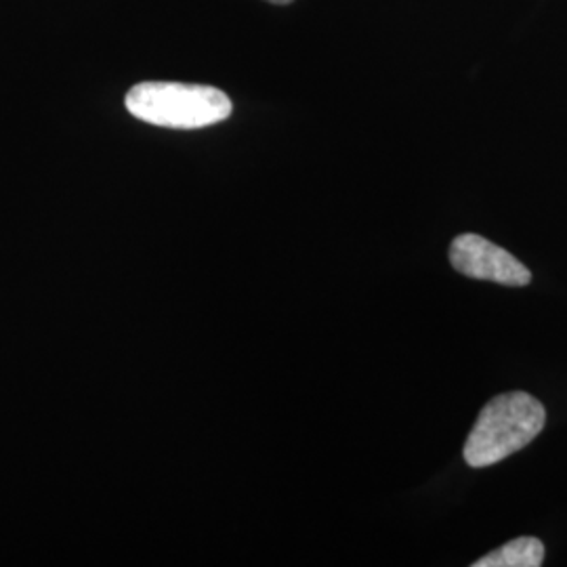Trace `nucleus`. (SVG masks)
<instances>
[{"mask_svg":"<svg viewBox=\"0 0 567 567\" xmlns=\"http://www.w3.org/2000/svg\"><path fill=\"white\" fill-rule=\"evenodd\" d=\"M547 410L526 391H511L489 400L465 442L466 465H496L538 437Z\"/></svg>","mask_w":567,"mask_h":567,"instance_id":"obj_1","label":"nucleus"},{"mask_svg":"<svg viewBox=\"0 0 567 567\" xmlns=\"http://www.w3.org/2000/svg\"><path fill=\"white\" fill-rule=\"evenodd\" d=\"M126 110L137 121L194 131L231 116V100L224 91L183 82H140L126 95Z\"/></svg>","mask_w":567,"mask_h":567,"instance_id":"obj_2","label":"nucleus"},{"mask_svg":"<svg viewBox=\"0 0 567 567\" xmlns=\"http://www.w3.org/2000/svg\"><path fill=\"white\" fill-rule=\"evenodd\" d=\"M450 264L466 278L489 280L505 286H527L532 274L526 265L508 250L477 234L456 236L450 244Z\"/></svg>","mask_w":567,"mask_h":567,"instance_id":"obj_3","label":"nucleus"},{"mask_svg":"<svg viewBox=\"0 0 567 567\" xmlns=\"http://www.w3.org/2000/svg\"><path fill=\"white\" fill-rule=\"evenodd\" d=\"M545 561V545L538 538L522 536L505 547L487 553L473 567H540Z\"/></svg>","mask_w":567,"mask_h":567,"instance_id":"obj_4","label":"nucleus"},{"mask_svg":"<svg viewBox=\"0 0 567 567\" xmlns=\"http://www.w3.org/2000/svg\"><path fill=\"white\" fill-rule=\"evenodd\" d=\"M267 2H271V4H290L292 0H267Z\"/></svg>","mask_w":567,"mask_h":567,"instance_id":"obj_5","label":"nucleus"}]
</instances>
